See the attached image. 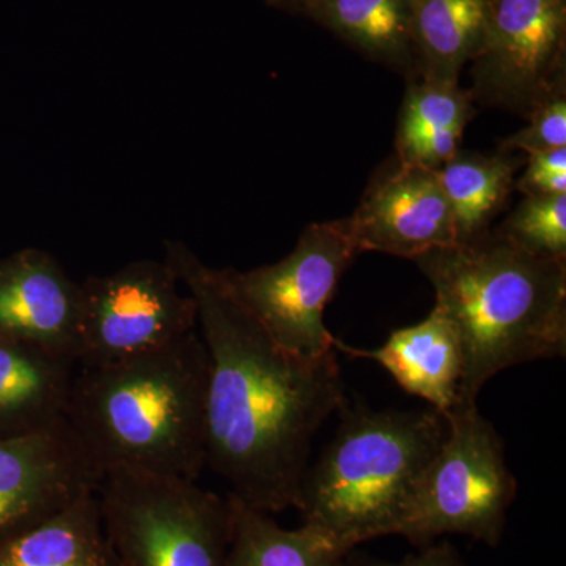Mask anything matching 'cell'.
<instances>
[{"label": "cell", "instance_id": "cell-1", "mask_svg": "<svg viewBox=\"0 0 566 566\" xmlns=\"http://www.w3.org/2000/svg\"><path fill=\"white\" fill-rule=\"evenodd\" d=\"M164 248L196 301L208 354L207 468L252 509H294L316 433L348 405L337 352H289L245 307L226 270L208 266L182 241Z\"/></svg>", "mask_w": 566, "mask_h": 566}, {"label": "cell", "instance_id": "cell-2", "mask_svg": "<svg viewBox=\"0 0 566 566\" xmlns=\"http://www.w3.org/2000/svg\"><path fill=\"white\" fill-rule=\"evenodd\" d=\"M208 354L199 329L120 363L77 367L66 422L102 476L197 482L207 468Z\"/></svg>", "mask_w": 566, "mask_h": 566}, {"label": "cell", "instance_id": "cell-3", "mask_svg": "<svg viewBox=\"0 0 566 566\" xmlns=\"http://www.w3.org/2000/svg\"><path fill=\"white\" fill-rule=\"evenodd\" d=\"M463 352L460 403L506 368L566 353V260L539 259L486 232L417 256Z\"/></svg>", "mask_w": 566, "mask_h": 566}, {"label": "cell", "instance_id": "cell-4", "mask_svg": "<svg viewBox=\"0 0 566 566\" xmlns=\"http://www.w3.org/2000/svg\"><path fill=\"white\" fill-rule=\"evenodd\" d=\"M337 433L301 483L303 524L345 553L368 539L398 535L424 469L449 433L446 416L423 411L342 409Z\"/></svg>", "mask_w": 566, "mask_h": 566}, {"label": "cell", "instance_id": "cell-5", "mask_svg": "<svg viewBox=\"0 0 566 566\" xmlns=\"http://www.w3.org/2000/svg\"><path fill=\"white\" fill-rule=\"evenodd\" d=\"M118 566H227L229 497L191 480L107 472L96 486Z\"/></svg>", "mask_w": 566, "mask_h": 566}, {"label": "cell", "instance_id": "cell-6", "mask_svg": "<svg viewBox=\"0 0 566 566\" xmlns=\"http://www.w3.org/2000/svg\"><path fill=\"white\" fill-rule=\"evenodd\" d=\"M446 419L449 433L420 476L398 535L417 547L444 535L499 546L517 493L504 439L476 403L457 406Z\"/></svg>", "mask_w": 566, "mask_h": 566}, {"label": "cell", "instance_id": "cell-7", "mask_svg": "<svg viewBox=\"0 0 566 566\" xmlns=\"http://www.w3.org/2000/svg\"><path fill=\"white\" fill-rule=\"evenodd\" d=\"M77 367L132 359L197 331V307L172 266L137 260L81 283Z\"/></svg>", "mask_w": 566, "mask_h": 566}, {"label": "cell", "instance_id": "cell-8", "mask_svg": "<svg viewBox=\"0 0 566 566\" xmlns=\"http://www.w3.org/2000/svg\"><path fill=\"white\" fill-rule=\"evenodd\" d=\"M356 255L338 221L311 223L281 262L226 273L245 307L279 345L318 357L335 349L324 311Z\"/></svg>", "mask_w": 566, "mask_h": 566}, {"label": "cell", "instance_id": "cell-9", "mask_svg": "<svg viewBox=\"0 0 566 566\" xmlns=\"http://www.w3.org/2000/svg\"><path fill=\"white\" fill-rule=\"evenodd\" d=\"M472 99L526 118L566 80V0H490Z\"/></svg>", "mask_w": 566, "mask_h": 566}, {"label": "cell", "instance_id": "cell-10", "mask_svg": "<svg viewBox=\"0 0 566 566\" xmlns=\"http://www.w3.org/2000/svg\"><path fill=\"white\" fill-rule=\"evenodd\" d=\"M99 480L66 419L0 438V543L57 515Z\"/></svg>", "mask_w": 566, "mask_h": 566}, {"label": "cell", "instance_id": "cell-11", "mask_svg": "<svg viewBox=\"0 0 566 566\" xmlns=\"http://www.w3.org/2000/svg\"><path fill=\"white\" fill-rule=\"evenodd\" d=\"M357 253L381 252L416 260L457 244L452 212L434 170L398 164L338 221Z\"/></svg>", "mask_w": 566, "mask_h": 566}, {"label": "cell", "instance_id": "cell-12", "mask_svg": "<svg viewBox=\"0 0 566 566\" xmlns=\"http://www.w3.org/2000/svg\"><path fill=\"white\" fill-rule=\"evenodd\" d=\"M81 314V283L51 253L25 248L0 259V338L77 363Z\"/></svg>", "mask_w": 566, "mask_h": 566}, {"label": "cell", "instance_id": "cell-13", "mask_svg": "<svg viewBox=\"0 0 566 566\" xmlns=\"http://www.w3.org/2000/svg\"><path fill=\"white\" fill-rule=\"evenodd\" d=\"M337 353L375 360L386 368L405 392L427 401L441 415L460 403L463 352L452 324L438 308L415 326L394 331L385 345L359 349L334 338Z\"/></svg>", "mask_w": 566, "mask_h": 566}, {"label": "cell", "instance_id": "cell-14", "mask_svg": "<svg viewBox=\"0 0 566 566\" xmlns=\"http://www.w3.org/2000/svg\"><path fill=\"white\" fill-rule=\"evenodd\" d=\"M76 371L73 357L0 338V438L65 420Z\"/></svg>", "mask_w": 566, "mask_h": 566}, {"label": "cell", "instance_id": "cell-15", "mask_svg": "<svg viewBox=\"0 0 566 566\" xmlns=\"http://www.w3.org/2000/svg\"><path fill=\"white\" fill-rule=\"evenodd\" d=\"M282 9L318 22L370 61L417 74L409 0H286Z\"/></svg>", "mask_w": 566, "mask_h": 566}, {"label": "cell", "instance_id": "cell-16", "mask_svg": "<svg viewBox=\"0 0 566 566\" xmlns=\"http://www.w3.org/2000/svg\"><path fill=\"white\" fill-rule=\"evenodd\" d=\"M471 93L460 84L412 81L398 118V164L438 170L460 151L465 125L472 118Z\"/></svg>", "mask_w": 566, "mask_h": 566}, {"label": "cell", "instance_id": "cell-17", "mask_svg": "<svg viewBox=\"0 0 566 566\" xmlns=\"http://www.w3.org/2000/svg\"><path fill=\"white\" fill-rule=\"evenodd\" d=\"M0 566H118L104 532L96 490L0 543Z\"/></svg>", "mask_w": 566, "mask_h": 566}, {"label": "cell", "instance_id": "cell-18", "mask_svg": "<svg viewBox=\"0 0 566 566\" xmlns=\"http://www.w3.org/2000/svg\"><path fill=\"white\" fill-rule=\"evenodd\" d=\"M409 7L417 76L460 84L482 46L490 0H409Z\"/></svg>", "mask_w": 566, "mask_h": 566}, {"label": "cell", "instance_id": "cell-19", "mask_svg": "<svg viewBox=\"0 0 566 566\" xmlns=\"http://www.w3.org/2000/svg\"><path fill=\"white\" fill-rule=\"evenodd\" d=\"M227 497L232 513L227 566H342L349 556L319 528H283L270 513Z\"/></svg>", "mask_w": 566, "mask_h": 566}, {"label": "cell", "instance_id": "cell-20", "mask_svg": "<svg viewBox=\"0 0 566 566\" xmlns=\"http://www.w3.org/2000/svg\"><path fill=\"white\" fill-rule=\"evenodd\" d=\"M521 159L501 153L483 156L458 151L436 170L452 212L457 244L468 243L486 232L506 202Z\"/></svg>", "mask_w": 566, "mask_h": 566}, {"label": "cell", "instance_id": "cell-21", "mask_svg": "<svg viewBox=\"0 0 566 566\" xmlns=\"http://www.w3.org/2000/svg\"><path fill=\"white\" fill-rule=\"evenodd\" d=\"M494 233L528 255L566 260V192L524 197Z\"/></svg>", "mask_w": 566, "mask_h": 566}, {"label": "cell", "instance_id": "cell-22", "mask_svg": "<svg viewBox=\"0 0 566 566\" xmlns=\"http://www.w3.org/2000/svg\"><path fill=\"white\" fill-rule=\"evenodd\" d=\"M527 126L502 142V153H532L566 147V80L558 82L526 117Z\"/></svg>", "mask_w": 566, "mask_h": 566}, {"label": "cell", "instance_id": "cell-23", "mask_svg": "<svg viewBox=\"0 0 566 566\" xmlns=\"http://www.w3.org/2000/svg\"><path fill=\"white\" fill-rule=\"evenodd\" d=\"M515 188L524 197L566 192V147L528 155L526 170Z\"/></svg>", "mask_w": 566, "mask_h": 566}, {"label": "cell", "instance_id": "cell-24", "mask_svg": "<svg viewBox=\"0 0 566 566\" xmlns=\"http://www.w3.org/2000/svg\"><path fill=\"white\" fill-rule=\"evenodd\" d=\"M348 557V556H346ZM344 560L342 566H469L460 553L449 543H431L419 547V553L406 556L400 562Z\"/></svg>", "mask_w": 566, "mask_h": 566}, {"label": "cell", "instance_id": "cell-25", "mask_svg": "<svg viewBox=\"0 0 566 566\" xmlns=\"http://www.w3.org/2000/svg\"><path fill=\"white\" fill-rule=\"evenodd\" d=\"M266 2L273 7H282L283 3H285V0H266Z\"/></svg>", "mask_w": 566, "mask_h": 566}, {"label": "cell", "instance_id": "cell-26", "mask_svg": "<svg viewBox=\"0 0 566 566\" xmlns=\"http://www.w3.org/2000/svg\"><path fill=\"white\" fill-rule=\"evenodd\" d=\"M285 2H286V0H285ZM281 9H282V7H281Z\"/></svg>", "mask_w": 566, "mask_h": 566}]
</instances>
